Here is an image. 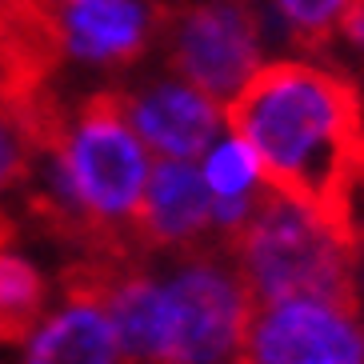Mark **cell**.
<instances>
[{
	"label": "cell",
	"mask_w": 364,
	"mask_h": 364,
	"mask_svg": "<svg viewBox=\"0 0 364 364\" xmlns=\"http://www.w3.org/2000/svg\"><path fill=\"white\" fill-rule=\"evenodd\" d=\"M225 120L257 152L264 188L356 236L353 200L364 184V97L356 80L321 60H272L236 92Z\"/></svg>",
	"instance_id": "cell-1"
},
{
	"label": "cell",
	"mask_w": 364,
	"mask_h": 364,
	"mask_svg": "<svg viewBox=\"0 0 364 364\" xmlns=\"http://www.w3.org/2000/svg\"><path fill=\"white\" fill-rule=\"evenodd\" d=\"M225 248L257 309L296 296L341 300L360 309L356 300L360 240L272 188L260 193L248 225Z\"/></svg>",
	"instance_id": "cell-2"
},
{
	"label": "cell",
	"mask_w": 364,
	"mask_h": 364,
	"mask_svg": "<svg viewBox=\"0 0 364 364\" xmlns=\"http://www.w3.org/2000/svg\"><path fill=\"white\" fill-rule=\"evenodd\" d=\"M161 33L172 73L225 108L260 68L264 33L248 4L188 0L164 12Z\"/></svg>",
	"instance_id": "cell-3"
},
{
	"label": "cell",
	"mask_w": 364,
	"mask_h": 364,
	"mask_svg": "<svg viewBox=\"0 0 364 364\" xmlns=\"http://www.w3.org/2000/svg\"><path fill=\"white\" fill-rule=\"evenodd\" d=\"M248 364H364V312L356 304L296 296L260 304L248 324Z\"/></svg>",
	"instance_id": "cell-4"
},
{
	"label": "cell",
	"mask_w": 364,
	"mask_h": 364,
	"mask_svg": "<svg viewBox=\"0 0 364 364\" xmlns=\"http://www.w3.org/2000/svg\"><path fill=\"white\" fill-rule=\"evenodd\" d=\"M60 60L100 73L129 68L164 28L156 0H48Z\"/></svg>",
	"instance_id": "cell-5"
},
{
	"label": "cell",
	"mask_w": 364,
	"mask_h": 364,
	"mask_svg": "<svg viewBox=\"0 0 364 364\" xmlns=\"http://www.w3.org/2000/svg\"><path fill=\"white\" fill-rule=\"evenodd\" d=\"M120 108L144 149H152L161 161H200L228 124L225 105H216L181 76L120 88Z\"/></svg>",
	"instance_id": "cell-6"
},
{
	"label": "cell",
	"mask_w": 364,
	"mask_h": 364,
	"mask_svg": "<svg viewBox=\"0 0 364 364\" xmlns=\"http://www.w3.org/2000/svg\"><path fill=\"white\" fill-rule=\"evenodd\" d=\"M144 252H188L213 245V193L193 161H156L136 216Z\"/></svg>",
	"instance_id": "cell-7"
},
{
	"label": "cell",
	"mask_w": 364,
	"mask_h": 364,
	"mask_svg": "<svg viewBox=\"0 0 364 364\" xmlns=\"http://www.w3.org/2000/svg\"><path fill=\"white\" fill-rule=\"evenodd\" d=\"M24 364H124L105 300L65 292V304L48 312L24 341Z\"/></svg>",
	"instance_id": "cell-8"
},
{
	"label": "cell",
	"mask_w": 364,
	"mask_h": 364,
	"mask_svg": "<svg viewBox=\"0 0 364 364\" xmlns=\"http://www.w3.org/2000/svg\"><path fill=\"white\" fill-rule=\"evenodd\" d=\"M21 225L9 208H0V344L28 341L48 316V277L21 248Z\"/></svg>",
	"instance_id": "cell-9"
},
{
	"label": "cell",
	"mask_w": 364,
	"mask_h": 364,
	"mask_svg": "<svg viewBox=\"0 0 364 364\" xmlns=\"http://www.w3.org/2000/svg\"><path fill=\"white\" fill-rule=\"evenodd\" d=\"M200 176L213 193V204H245L264 193V172H260L257 152L236 132L216 136V144H208V152L200 156Z\"/></svg>",
	"instance_id": "cell-10"
},
{
	"label": "cell",
	"mask_w": 364,
	"mask_h": 364,
	"mask_svg": "<svg viewBox=\"0 0 364 364\" xmlns=\"http://www.w3.org/2000/svg\"><path fill=\"white\" fill-rule=\"evenodd\" d=\"M360 4L364 0H272L284 36L304 53H332L341 28Z\"/></svg>",
	"instance_id": "cell-11"
},
{
	"label": "cell",
	"mask_w": 364,
	"mask_h": 364,
	"mask_svg": "<svg viewBox=\"0 0 364 364\" xmlns=\"http://www.w3.org/2000/svg\"><path fill=\"white\" fill-rule=\"evenodd\" d=\"M28 168H33V140L16 120L0 112V200L12 188H21Z\"/></svg>",
	"instance_id": "cell-12"
},
{
	"label": "cell",
	"mask_w": 364,
	"mask_h": 364,
	"mask_svg": "<svg viewBox=\"0 0 364 364\" xmlns=\"http://www.w3.org/2000/svg\"><path fill=\"white\" fill-rule=\"evenodd\" d=\"M353 228L364 240V184H360V193H356V200H353Z\"/></svg>",
	"instance_id": "cell-13"
},
{
	"label": "cell",
	"mask_w": 364,
	"mask_h": 364,
	"mask_svg": "<svg viewBox=\"0 0 364 364\" xmlns=\"http://www.w3.org/2000/svg\"><path fill=\"white\" fill-rule=\"evenodd\" d=\"M356 300L364 304V240H360V252H356Z\"/></svg>",
	"instance_id": "cell-14"
},
{
	"label": "cell",
	"mask_w": 364,
	"mask_h": 364,
	"mask_svg": "<svg viewBox=\"0 0 364 364\" xmlns=\"http://www.w3.org/2000/svg\"><path fill=\"white\" fill-rule=\"evenodd\" d=\"M232 4H248V0H232Z\"/></svg>",
	"instance_id": "cell-15"
},
{
	"label": "cell",
	"mask_w": 364,
	"mask_h": 364,
	"mask_svg": "<svg viewBox=\"0 0 364 364\" xmlns=\"http://www.w3.org/2000/svg\"><path fill=\"white\" fill-rule=\"evenodd\" d=\"M245 364H248V360H245Z\"/></svg>",
	"instance_id": "cell-16"
}]
</instances>
